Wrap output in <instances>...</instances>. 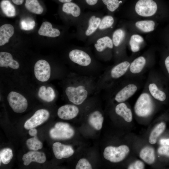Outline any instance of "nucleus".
<instances>
[{
  "instance_id": "obj_1",
  "label": "nucleus",
  "mask_w": 169,
  "mask_h": 169,
  "mask_svg": "<svg viewBox=\"0 0 169 169\" xmlns=\"http://www.w3.org/2000/svg\"><path fill=\"white\" fill-rule=\"evenodd\" d=\"M154 109V104L150 95L141 94L138 99L134 107L136 115L140 117H146L150 115Z\"/></svg>"
},
{
  "instance_id": "obj_2",
  "label": "nucleus",
  "mask_w": 169,
  "mask_h": 169,
  "mask_svg": "<svg viewBox=\"0 0 169 169\" xmlns=\"http://www.w3.org/2000/svg\"><path fill=\"white\" fill-rule=\"evenodd\" d=\"M129 151V147L125 145L118 147L108 146L105 148L103 155L105 159L111 162H118L125 158Z\"/></svg>"
},
{
  "instance_id": "obj_3",
  "label": "nucleus",
  "mask_w": 169,
  "mask_h": 169,
  "mask_svg": "<svg viewBox=\"0 0 169 169\" xmlns=\"http://www.w3.org/2000/svg\"><path fill=\"white\" fill-rule=\"evenodd\" d=\"M74 134V129L67 123L59 122L51 129V137L56 139H67L72 138Z\"/></svg>"
},
{
  "instance_id": "obj_4",
  "label": "nucleus",
  "mask_w": 169,
  "mask_h": 169,
  "mask_svg": "<svg viewBox=\"0 0 169 169\" xmlns=\"http://www.w3.org/2000/svg\"><path fill=\"white\" fill-rule=\"evenodd\" d=\"M65 92L69 101L76 105L82 104L88 95L87 90L82 85L69 86L66 88Z\"/></svg>"
},
{
  "instance_id": "obj_5",
  "label": "nucleus",
  "mask_w": 169,
  "mask_h": 169,
  "mask_svg": "<svg viewBox=\"0 0 169 169\" xmlns=\"http://www.w3.org/2000/svg\"><path fill=\"white\" fill-rule=\"evenodd\" d=\"M7 100L10 106L16 113H23L28 107L27 99L22 95L18 92H11L8 96Z\"/></svg>"
},
{
  "instance_id": "obj_6",
  "label": "nucleus",
  "mask_w": 169,
  "mask_h": 169,
  "mask_svg": "<svg viewBox=\"0 0 169 169\" xmlns=\"http://www.w3.org/2000/svg\"><path fill=\"white\" fill-rule=\"evenodd\" d=\"M135 10L139 15L143 17H149L154 14L157 6L152 0H139L135 6Z\"/></svg>"
},
{
  "instance_id": "obj_7",
  "label": "nucleus",
  "mask_w": 169,
  "mask_h": 169,
  "mask_svg": "<svg viewBox=\"0 0 169 169\" xmlns=\"http://www.w3.org/2000/svg\"><path fill=\"white\" fill-rule=\"evenodd\" d=\"M34 73L38 80L42 82L48 80L51 74L50 66L48 62L44 59L37 61L34 65Z\"/></svg>"
},
{
  "instance_id": "obj_8",
  "label": "nucleus",
  "mask_w": 169,
  "mask_h": 169,
  "mask_svg": "<svg viewBox=\"0 0 169 169\" xmlns=\"http://www.w3.org/2000/svg\"><path fill=\"white\" fill-rule=\"evenodd\" d=\"M49 116V113L47 110L44 109L38 110L26 121L24 127L27 130L35 128L46 121Z\"/></svg>"
},
{
  "instance_id": "obj_9",
  "label": "nucleus",
  "mask_w": 169,
  "mask_h": 169,
  "mask_svg": "<svg viewBox=\"0 0 169 169\" xmlns=\"http://www.w3.org/2000/svg\"><path fill=\"white\" fill-rule=\"evenodd\" d=\"M69 57L73 62L82 66H87L91 62L90 56L83 51L74 49L69 53Z\"/></svg>"
},
{
  "instance_id": "obj_10",
  "label": "nucleus",
  "mask_w": 169,
  "mask_h": 169,
  "mask_svg": "<svg viewBox=\"0 0 169 169\" xmlns=\"http://www.w3.org/2000/svg\"><path fill=\"white\" fill-rule=\"evenodd\" d=\"M52 148L54 155L58 159L69 158L74 152V150L71 146L65 145L59 142L54 143Z\"/></svg>"
},
{
  "instance_id": "obj_11",
  "label": "nucleus",
  "mask_w": 169,
  "mask_h": 169,
  "mask_svg": "<svg viewBox=\"0 0 169 169\" xmlns=\"http://www.w3.org/2000/svg\"><path fill=\"white\" fill-rule=\"evenodd\" d=\"M79 111V109L76 106L72 105H66L59 108L57 114L61 119L69 120L76 117Z\"/></svg>"
},
{
  "instance_id": "obj_12",
  "label": "nucleus",
  "mask_w": 169,
  "mask_h": 169,
  "mask_svg": "<svg viewBox=\"0 0 169 169\" xmlns=\"http://www.w3.org/2000/svg\"><path fill=\"white\" fill-rule=\"evenodd\" d=\"M22 160L24 165L28 166L33 161L39 163H44L46 160V157L42 152L33 151L24 154L23 156Z\"/></svg>"
},
{
  "instance_id": "obj_13",
  "label": "nucleus",
  "mask_w": 169,
  "mask_h": 169,
  "mask_svg": "<svg viewBox=\"0 0 169 169\" xmlns=\"http://www.w3.org/2000/svg\"><path fill=\"white\" fill-rule=\"evenodd\" d=\"M137 89V87L135 84H129L117 94L115 100L118 102H122L131 96L135 93Z\"/></svg>"
},
{
  "instance_id": "obj_14",
  "label": "nucleus",
  "mask_w": 169,
  "mask_h": 169,
  "mask_svg": "<svg viewBox=\"0 0 169 169\" xmlns=\"http://www.w3.org/2000/svg\"><path fill=\"white\" fill-rule=\"evenodd\" d=\"M0 66L17 69L19 68L18 63L13 59L12 54L8 52L0 53Z\"/></svg>"
},
{
  "instance_id": "obj_15",
  "label": "nucleus",
  "mask_w": 169,
  "mask_h": 169,
  "mask_svg": "<svg viewBox=\"0 0 169 169\" xmlns=\"http://www.w3.org/2000/svg\"><path fill=\"white\" fill-rule=\"evenodd\" d=\"M38 33L40 35L54 38L59 36L60 32L57 29L53 28L50 23L45 21L41 24L39 29Z\"/></svg>"
},
{
  "instance_id": "obj_16",
  "label": "nucleus",
  "mask_w": 169,
  "mask_h": 169,
  "mask_svg": "<svg viewBox=\"0 0 169 169\" xmlns=\"http://www.w3.org/2000/svg\"><path fill=\"white\" fill-rule=\"evenodd\" d=\"M14 33V28L11 24H5L0 27V46L8 43Z\"/></svg>"
},
{
  "instance_id": "obj_17",
  "label": "nucleus",
  "mask_w": 169,
  "mask_h": 169,
  "mask_svg": "<svg viewBox=\"0 0 169 169\" xmlns=\"http://www.w3.org/2000/svg\"><path fill=\"white\" fill-rule=\"evenodd\" d=\"M103 120L104 117L102 114L98 110L91 113L88 118L89 124L97 130H99L101 129Z\"/></svg>"
},
{
  "instance_id": "obj_18",
  "label": "nucleus",
  "mask_w": 169,
  "mask_h": 169,
  "mask_svg": "<svg viewBox=\"0 0 169 169\" xmlns=\"http://www.w3.org/2000/svg\"><path fill=\"white\" fill-rule=\"evenodd\" d=\"M115 111L118 115L123 118L126 122H130L131 121L132 119L131 111L127 108L125 103L121 102L117 105Z\"/></svg>"
},
{
  "instance_id": "obj_19",
  "label": "nucleus",
  "mask_w": 169,
  "mask_h": 169,
  "mask_svg": "<svg viewBox=\"0 0 169 169\" xmlns=\"http://www.w3.org/2000/svg\"><path fill=\"white\" fill-rule=\"evenodd\" d=\"M140 157L148 164L151 165L153 164L155 160L154 149L149 146L144 147L140 152Z\"/></svg>"
},
{
  "instance_id": "obj_20",
  "label": "nucleus",
  "mask_w": 169,
  "mask_h": 169,
  "mask_svg": "<svg viewBox=\"0 0 169 169\" xmlns=\"http://www.w3.org/2000/svg\"><path fill=\"white\" fill-rule=\"evenodd\" d=\"M38 96L42 100L49 102L55 98V94L53 88L50 87L46 88L44 86H41L39 90Z\"/></svg>"
},
{
  "instance_id": "obj_21",
  "label": "nucleus",
  "mask_w": 169,
  "mask_h": 169,
  "mask_svg": "<svg viewBox=\"0 0 169 169\" xmlns=\"http://www.w3.org/2000/svg\"><path fill=\"white\" fill-rule=\"evenodd\" d=\"M130 64L127 61L122 62L114 67L111 71V77L117 79L123 75L128 69Z\"/></svg>"
},
{
  "instance_id": "obj_22",
  "label": "nucleus",
  "mask_w": 169,
  "mask_h": 169,
  "mask_svg": "<svg viewBox=\"0 0 169 169\" xmlns=\"http://www.w3.org/2000/svg\"><path fill=\"white\" fill-rule=\"evenodd\" d=\"M112 40L108 36H105L99 39L95 44V47L98 52H101L106 48L112 49L113 47Z\"/></svg>"
},
{
  "instance_id": "obj_23",
  "label": "nucleus",
  "mask_w": 169,
  "mask_h": 169,
  "mask_svg": "<svg viewBox=\"0 0 169 169\" xmlns=\"http://www.w3.org/2000/svg\"><path fill=\"white\" fill-rule=\"evenodd\" d=\"M165 127V124L163 122L155 127L151 132L149 137V141L150 143L154 144L156 143L157 139L164 131Z\"/></svg>"
},
{
  "instance_id": "obj_24",
  "label": "nucleus",
  "mask_w": 169,
  "mask_h": 169,
  "mask_svg": "<svg viewBox=\"0 0 169 169\" xmlns=\"http://www.w3.org/2000/svg\"><path fill=\"white\" fill-rule=\"evenodd\" d=\"M25 6L29 12L36 14H41L43 11V8L38 0H26Z\"/></svg>"
},
{
  "instance_id": "obj_25",
  "label": "nucleus",
  "mask_w": 169,
  "mask_h": 169,
  "mask_svg": "<svg viewBox=\"0 0 169 169\" xmlns=\"http://www.w3.org/2000/svg\"><path fill=\"white\" fill-rule=\"evenodd\" d=\"M62 10L64 12L71 14L74 17H78L81 13L79 7L75 3L72 2L64 3L62 7Z\"/></svg>"
},
{
  "instance_id": "obj_26",
  "label": "nucleus",
  "mask_w": 169,
  "mask_h": 169,
  "mask_svg": "<svg viewBox=\"0 0 169 169\" xmlns=\"http://www.w3.org/2000/svg\"><path fill=\"white\" fill-rule=\"evenodd\" d=\"M0 7L4 14L10 17H13L16 14L14 6L8 0H3L0 3Z\"/></svg>"
},
{
  "instance_id": "obj_27",
  "label": "nucleus",
  "mask_w": 169,
  "mask_h": 169,
  "mask_svg": "<svg viewBox=\"0 0 169 169\" xmlns=\"http://www.w3.org/2000/svg\"><path fill=\"white\" fill-rule=\"evenodd\" d=\"M146 63V59L143 57L140 56L136 58L130 65L131 71L134 74L140 72L144 67Z\"/></svg>"
},
{
  "instance_id": "obj_28",
  "label": "nucleus",
  "mask_w": 169,
  "mask_h": 169,
  "mask_svg": "<svg viewBox=\"0 0 169 169\" xmlns=\"http://www.w3.org/2000/svg\"><path fill=\"white\" fill-rule=\"evenodd\" d=\"M135 25L141 31L147 33L154 30L155 23L151 20H143L136 22Z\"/></svg>"
},
{
  "instance_id": "obj_29",
  "label": "nucleus",
  "mask_w": 169,
  "mask_h": 169,
  "mask_svg": "<svg viewBox=\"0 0 169 169\" xmlns=\"http://www.w3.org/2000/svg\"><path fill=\"white\" fill-rule=\"evenodd\" d=\"M101 19L99 17H96L95 16H92L89 20V24L85 32V34L89 36L93 34L99 28Z\"/></svg>"
},
{
  "instance_id": "obj_30",
  "label": "nucleus",
  "mask_w": 169,
  "mask_h": 169,
  "mask_svg": "<svg viewBox=\"0 0 169 169\" xmlns=\"http://www.w3.org/2000/svg\"><path fill=\"white\" fill-rule=\"evenodd\" d=\"M149 89L151 94L155 99L161 101H163L166 99V96L165 93L159 90L155 84H150Z\"/></svg>"
},
{
  "instance_id": "obj_31",
  "label": "nucleus",
  "mask_w": 169,
  "mask_h": 169,
  "mask_svg": "<svg viewBox=\"0 0 169 169\" xmlns=\"http://www.w3.org/2000/svg\"><path fill=\"white\" fill-rule=\"evenodd\" d=\"M143 38L138 34L132 35L130 40V45L132 52H136L138 51L140 49V44L143 42Z\"/></svg>"
},
{
  "instance_id": "obj_32",
  "label": "nucleus",
  "mask_w": 169,
  "mask_h": 169,
  "mask_svg": "<svg viewBox=\"0 0 169 169\" xmlns=\"http://www.w3.org/2000/svg\"><path fill=\"white\" fill-rule=\"evenodd\" d=\"M28 148L31 150L37 151L42 149V143L38 139L37 136L28 139L26 143Z\"/></svg>"
},
{
  "instance_id": "obj_33",
  "label": "nucleus",
  "mask_w": 169,
  "mask_h": 169,
  "mask_svg": "<svg viewBox=\"0 0 169 169\" xmlns=\"http://www.w3.org/2000/svg\"><path fill=\"white\" fill-rule=\"evenodd\" d=\"M13 156L12 150L9 148H4L0 151V165L1 162L7 164L10 161Z\"/></svg>"
},
{
  "instance_id": "obj_34",
  "label": "nucleus",
  "mask_w": 169,
  "mask_h": 169,
  "mask_svg": "<svg viewBox=\"0 0 169 169\" xmlns=\"http://www.w3.org/2000/svg\"><path fill=\"white\" fill-rule=\"evenodd\" d=\"M20 25L21 29L24 30H30L34 28L35 22L32 18L27 17L21 20Z\"/></svg>"
},
{
  "instance_id": "obj_35",
  "label": "nucleus",
  "mask_w": 169,
  "mask_h": 169,
  "mask_svg": "<svg viewBox=\"0 0 169 169\" xmlns=\"http://www.w3.org/2000/svg\"><path fill=\"white\" fill-rule=\"evenodd\" d=\"M125 32L120 29L116 30L113 33L112 41L115 46H118L122 42L125 36Z\"/></svg>"
},
{
  "instance_id": "obj_36",
  "label": "nucleus",
  "mask_w": 169,
  "mask_h": 169,
  "mask_svg": "<svg viewBox=\"0 0 169 169\" xmlns=\"http://www.w3.org/2000/svg\"><path fill=\"white\" fill-rule=\"evenodd\" d=\"M114 22L113 18L110 16H106L104 17L101 21L99 28L103 30L111 27Z\"/></svg>"
},
{
  "instance_id": "obj_37",
  "label": "nucleus",
  "mask_w": 169,
  "mask_h": 169,
  "mask_svg": "<svg viewBox=\"0 0 169 169\" xmlns=\"http://www.w3.org/2000/svg\"><path fill=\"white\" fill-rule=\"evenodd\" d=\"M104 3L106 5L107 9L111 12L116 9L120 5L118 0H102Z\"/></svg>"
},
{
  "instance_id": "obj_38",
  "label": "nucleus",
  "mask_w": 169,
  "mask_h": 169,
  "mask_svg": "<svg viewBox=\"0 0 169 169\" xmlns=\"http://www.w3.org/2000/svg\"><path fill=\"white\" fill-rule=\"evenodd\" d=\"M91 165L86 159L84 158L80 159L78 161L75 169H91Z\"/></svg>"
},
{
  "instance_id": "obj_39",
  "label": "nucleus",
  "mask_w": 169,
  "mask_h": 169,
  "mask_svg": "<svg viewBox=\"0 0 169 169\" xmlns=\"http://www.w3.org/2000/svg\"><path fill=\"white\" fill-rule=\"evenodd\" d=\"M144 168V164L140 160L135 161L131 164L128 167V169H143Z\"/></svg>"
},
{
  "instance_id": "obj_40",
  "label": "nucleus",
  "mask_w": 169,
  "mask_h": 169,
  "mask_svg": "<svg viewBox=\"0 0 169 169\" xmlns=\"http://www.w3.org/2000/svg\"><path fill=\"white\" fill-rule=\"evenodd\" d=\"M157 151L160 155L169 156V146H162L158 148Z\"/></svg>"
},
{
  "instance_id": "obj_41",
  "label": "nucleus",
  "mask_w": 169,
  "mask_h": 169,
  "mask_svg": "<svg viewBox=\"0 0 169 169\" xmlns=\"http://www.w3.org/2000/svg\"><path fill=\"white\" fill-rule=\"evenodd\" d=\"M37 130L34 128L29 129L28 131L29 135L31 136L34 137L37 136Z\"/></svg>"
},
{
  "instance_id": "obj_42",
  "label": "nucleus",
  "mask_w": 169,
  "mask_h": 169,
  "mask_svg": "<svg viewBox=\"0 0 169 169\" xmlns=\"http://www.w3.org/2000/svg\"><path fill=\"white\" fill-rule=\"evenodd\" d=\"M160 144L162 146H169V139H162L160 141Z\"/></svg>"
},
{
  "instance_id": "obj_43",
  "label": "nucleus",
  "mask_w": 169,
  "mask_h": 169,
  "mask_svg": "<svg viewBox=\"0 0 169 169\" xmlns=\"http://www.w3.org/2000/svg\"><path fill=\"white\" fill-rule=\"evenodd\" d=\"M87 3L91 6L95 4L98 2V0H85Z\"/></svg>"
},
{
  "instance_id": "obj_44",
  "label": "nucleus",
  "mask_w": 169,
  "mask_h": 169,
  "mask_svg": "<svg viewBox=\"0 0 169 169\" xmlns=\"http://www.w3.org/2000/svg\"><path fill=\"white\" fill-rule=\"evenodd\" d=\"M165 66L169 74V56H167L165 61Z\"/></svg>"
},
{
  "instance_id": "obj_45",
  "label": "nucleus",
  "mask_w": 169,
  "mask_h": 169,
  "mask_svg": "<svg viewBox=\"0 0 169 169\" xmlns=\"http://www.w3.org/2000/svg\"><path fill=\"white\" fill-rule=\"evenodd\" d=\"M12 2L14 3L15 4L19 5L22 4L23 1L24 0H12Z\"/></svg>"
},
{
  "instance_id": "obj_46",
  "label": "nucleus",
  "mask_w": 169,
  "mask_h": 169,
  "mask_svg": "<svg viewBox=\"0 0 169 169\" xmlns=\"http://www.w3.org/2000/svg\"><path fill=\"white\" fill-rule=\"evenodd\" d=\"M60 2L62 3H67L70 2L72 0H58Z\"/></svg>"
},
{
  "instance_id": "obj_47",
  "label": "nucleus",
  "mask_w": 169,
  "mask_h": 169,
  "mask_svg": "<svg viewBox=\"0 0 169 169\" xmlns=\"http://www.w3.org/2000/svg\"><path fill=\"white\" fill-rule=\"evenodd\" d=\"M122 1H120V3H122Z\"/></svg>"
}]
</instances>
